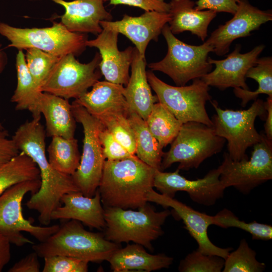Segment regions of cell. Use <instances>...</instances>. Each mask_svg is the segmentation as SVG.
Returning a JSON list of instances; mask_svg holds the SVG:
<instances>
[{
    "label": "cell",
    "instance_id": "8992f818",
    "mask_svg": "<svg viewBox=\"0 0 272 272\" xmlns=\"http://www.w3.org/2000/svg\"><path fill=\"white\" fill-rule=\"evenodd\" d=\"M41 185V180L23 181L9 187L0 195V234L11 244L21 247L34 244L22 233L27 232L39 242H43L59 228L58 225L36 226L25 218L22 203L25 195L36 193Z\"/></svg>",
    "mask_w": 272,
    "mask_h": 272
},
{
    "label": "cell",
    "instance_id": "f546056e",
    "mask_svg": "<svg viewBox=\"0 0 272 272\" xmlns=\"http://www.w3.org/2000/svg\"><path fill=\"white\" fill-rule=\"evenodd\" d=\"M40 179L36 163L23 152L0 165V195L13 185L27 180Z\"/></svg>",
    "mask_w": 272,
    "mask_h": 272
},
{
    "label": "cell",
    "instance_id": "ac0fdd59",
    "mask_svg": "<svg viewBox=\"0 0 272 272\" xmlns=\"http://www.w3.org/2000/svg\"><path fill=\"white\" fill-rule=\"evenodd\" d=\"M118 34L116 31L103 29L95 39L88 40L86 45L99 50L101 56L99 68L105 80L126 86L135 47L129 46L119 51L117 46Z\"/></svg>",
    "mask_w": 272,
    "mask_h": 272
},
{
    "label": "cell",
    "instance_id": "484cf974",
    "mask_svg": "<svg viewBox=\"0 0 272 272\" xmlns=\"http://www.w3.org/2000/svg\"><path fill=\"white\" fill-rule=\"evenodd\" d=\"M107 261L114 272H127L132 270L149 272L169 267L173 258L164 254H150L144 246L135 243L119 248Z\"/></svg>",
    "mask_w": 272,
    "mask_h": 272
},
{
    "label": "cell",
    "instance_id": "f1b7e54d",
    "mask_svg": "<svg viewBox=\"0 0 272 272\" xmlns=\"http://www.w3.org/2000/svg\"><path fill=\"white\" fill-rule=\"evenodd\" d=\"M47 151L51 166L60 173L72 175L80 162L78 141L74 138L66 139L52 137Z\"/></svg>",
    "mask_w": 272,
    "mask_h": 272
},
{
    "label": "cell",
    "instance_id": "bcb514c9",
    "mask_svg": "<svg viewBox=\"0 0 272 272\" xmlns=\"http://www.w3.org/2000/svg\"><path fill=\"white\" fill-rule=\"evenodd\" d=\"M7 63V55L2 48V45L0 44V74H1L5 69Z\"/></svg>",
    "mask_w": 272,
    "mask_h": 272
},
{
    "label": "cell",
    "instance_id": "4fadbf2b",
    "mask_svg": "<svg viewBox=\"0 0 272 272\" xmlns=\"http://www.w3.org/2000/svg\"><path fill=\"white\" fill-rule=\"evenodd\" d=\"M253 146L247 160L234 161L228 153L224 154L220 180L226 188L232 186L246 194L272 179V141L262 133L260 141Z\"/></svg>",
    "mask_w": 272,
    "mask_h": 272
},
{
    "label": "cell",
    "instance_id": "ee69618b",
    "mask_svg": "<svg viewBox=\"0 0 272 272\" xmlns=\"http://www.w3.org/2000/svg\"><path fill=\"white\" fill-rule=\"evenodd\" d=\"M11 243L4 236L0 234V272L11 259Z\"/></svg>",
    "mask_w": 272,
    "mask_h": 272
},
{
    "label": "cell",
    "instance_id": "7402d4cb",
    "mask_svg": "<svg viewBox=\"0 0 272 272\" xmlns=\"http://www.w3.org/2000/svg\"><path fill=\"white\" fill-rule=\"evenodd\" d=\"M74 102L81 105L98 119L111 113L128 114L129 110L123 95V85L107 81H98Z\"/></svg>",
    "mask_w": 272,
    "mask_h": 272
},
{
    "label": "cell",
    "instance_id": "f6af8a7d",
    "mask_svg": "<svg viewBox=\"0 0 272 272\" xmlns=\"http://www.w3.org/2000/svg\"><path fill=\"white\" fill-rule=\"evenodd\" d=\"M264 107L266 110L264 134L268 140L272 141V97H267L264 102Z\"/></svg>",
    "mask_w": 272,
    "mask_h": 272
},
{
    "label": "cell",
    "instance_id": "603a6c76",
    "mask_svg": "<svg viewBox=\"0 0 272 272\" xmlns=\"http://www.w3.org/2000/svg\"><path fill=\"white\" fill-rule=\"evenodd\" d=\"M146 61L137 49L134 50L131 74L124 87L123 95L129 112H134L146 120L157 98L153 95L147 76Z\"/></svg>",
    "mask_w": 272,
    "mask_h": 272
},
{
    "label": "cell",
    "instance_id": "d4e9b609",
    "mask_svg": "<svg viewBox=\"0 0 272 272\" xmlns=\"http://www.w3.org/2000/svg\"><path fill=\"white\" fill-rule=\"evenodd\" d=\"M169 27L174 34L189 31L204 41L208 37V28L217 13L210 10L197 11L192 0H171Z\"/></svg>",
    "mask_w": 272,
    "mask_h": 272
},
{
    "label": "cell",
    "instance_id": "e0dca14e",
    "mask_svg": "<svg viewBox=\"0 0 272 272\" xmlns=\"http://www.w3.org/2000/svg\"><path fill=\"white\" fill-rule=\"evenodd\" d=\"M147 200L164 208H171L183 221L185 228L197 242V250L199 251L206 254L218 255L225 259L231 251V248L219 247L210 240L208 229L213 225L212 216L196 211L174 197L159 193L153 189L149 192Z\"/></svg>",
    "mask_w": 272,
    "mask_h": 272
},
{
    "label": "cell",
    "instance_id": "5b68a950",
    "mask_svg": "<svg viewBox=\"0 0 272 272\" xmlns=\"http://www.w3.org/2000/svg\"><path fill=\"white\" fill-rule=\"evenodd\" d=\"M212 104L216 111L211 119L213 127L217 135L227 141L230 158L234 161L248 159L247 149L261 139L255 121L257 117L262 120L265 118L264 102L257 99L249 108L240 110L223 109L215 101Z\"/></svg>",
    "mask_w": 272,
    "mask_h": 272
},
{
    "label": "cell",
    "instance_id": "d6986e66",
    "mask_svg": "<svg viewBox=\"0 0 272 272\" xmlns=\"http://www.w3.org/2000/svg\"><path fill=\"white\" fill-rule=\"evenodd\" d=\"M171 20L169 13L146 12L138 17L124 15L116 21H102V29L111 30L128 38L135 45L140 55L145 57V52L151 40L157 41L164 26Z\"/></svg>",
    "mask_w": 272,
    "mask_h": 272
},
{
    "label": "cell",
    "instance_id": "f35d334b",
    "mask_svg": "<svg viewBox=\"0 0 272 272\" xmlns=\"http://www.w3.org/2000/svg\"><path fill=\"white\" fill-rule=\"evenodd\" d=\"M99 137L106 160H120L133 155L104 126L99 131Z\"/></svg>",
    "mask_w": 272,
    "mask_h": 272
},
{
    "label": "cell",
    "instance_id": "ab89813d",
    "mask_svg": "<svg viewBox=\"0 0 272 272\" xmlns=\"http://www.w3.org/2000/svg\"><path fill=\"white\" fill-rule=\"evenodd\" d=\"M240 0H197L194 8L197 11L210 10L234 15L238 8Z\"/></svg>",
    "mask_w": 272,
    "mask_h": 272
},
{
    "label": "cell",
    "instance_id": "836d02e7",
    "mask_svg": "<svg viewBox=\"0 0 272 272\" xmlns=\"http://www.w3.org/2000/svg\"><path fill=\"white\" fill-rule=\"evenodd\" d=\"M213 225L223 228L235 227L250 233L253 239L269 240L272 238V226L256 221L247 223L240 220L231 211L225 209L212 216Z\"/></svg>",
    "mask_w": 272,
    "mask_h": 272
},
{
    "label": "cell",
    "instance_id": "8fae6325",
    "mask_svg": "<svg viewBox=\"0 0 272 272\" xmlns=\"http://www.w3.org/2000/svg\"><path fill=\"white\" fill-rule=\"evenodd\" d=\"M72 110L76 121L82 124L84 133L80 164L72 176L80 191L85 196L92 197L99 185L106 160L99 137L103 125L85 108L74 101Z\"/></svg>",
    "mask_w": 272,
    "mask_h": 272
},
{
    "label": "cell",
    "instance_id": "74e56055",
    "mask_svg": "<svg viewBox=\"0 0 272 272\" xmlns=\"http://www.w3.org/2000/svg\"><path fill=\"white\" fill-rule=\"evenodd\" d=\"M43 272H87L89 262L72 256L56 255L45 257Z\"/></svg>",
    "mask_w": 272,
    "mask_h": 272
},
{
    "label": "cell",
    "instance_id": "e575fe53",
    "mask_svg": "<svg viewBox=\"0 0 272 272\" xmlns=\"http://www.w3.org/2000/svg\"><path fill=\"white\" fill-rule=\"evenodd\" d=\"M128 115L120 113L107 114L97 119L117 141L134 155L135 153L134 134L128 120Z\"/></svg>",
    "mask_w": 272,
    "mask_h": 272
},
{
    "label": "cell",
    "instance_id": "b9f144b4",
    "mask_svg": "<svg viewBox=\"0 0 272 272\" xmlns=\"http://www.w3.org/2000/svg\"><path fill=\"white\" fill-rule=\"evenodd\" d=\"M20 151L12 139L9 138L8 131L0 129V165L18 155Z\"/></svg>",
    "mask_w": 272,
    "mask_h": 272
},
{
    "label": "cell",
    "instance_id": "7a4b0ae2",
    "mask_svg": "<svg viewBox=\"0 0 272 272\" xmlns=\"http://www.w3.org/2000/svg\"><path fill=\"white\" fill-rule=\"evenodd\" d=\"M135 155L104 162L98 190L104 208L138 209L147 203L155 170Z\"/></svg>",
    "mask_w": 272,
    "mask_h": 272
},
{
    "label": "cell",
    "instance_id": "5bb4252c",
    "mask_svg": "<svg viewBox=\"0 0 272 272\" xmlns=\"http://www.w3.org/2000/svg\"><path fill=\"white\" fill-rule=\"evenodd\" d=\"M179 172L178 169L172 172L156 170L154 187L161 194L171 197L178 191H185L193 202L205 206H213L223 197L226 188L220 180V166L196 180H188Z\"/></svg>",
    "mask_w": 272,
    "mask_h": 272
},
{
    "label": "cell",
    "instance_id": "6da1fadb",
    "mask_svg": "<svg viewBox=\"0 0 272 272\" xmlns=\"http://www.w3.org/2000/svg\"><path fill=\"white\" fill-rule=\"evenodd\" d=\"M41 117L33 118L21 124L12 139L20 152L30 157L39 171L41 185L25 203L30 210L39 213L38 220L49 225L53 211L61 205V198L69 192L80 191L72 175L59 172L50 164L45 154L46 132Z\"/></svg>",
    "mask_w": 272,
    "mask_h": 272
},
{
    "label": "cell",
    "instance_id": "4dcf8cb0",
    "mask_svg": "<svg viewBox=\"0 0 272 272\" xmlns=\"http://www.w3.org/2000/svg\"><path fill=\"white\" fill-rule=\"evenodd\" d=\"M145 121L150 131L162 148L172 142L182 125L159 102L154 104Z\"/></svg>",
    "mask_w": 272,
    "mask_h": 272
},
{
    "label": "cell",
    "instance_id": "cb8c5ba5",
    "mask_svg": "<svg viewBox=\"0 0 272 272\" xmlns=\"http://www.w3.org/2000/svg\"><path fill=\"white\" fill-rule=\"evenodd\" d=\"M38 108L45 118L47 137L74 138L77 121L69 100L41 92L38 98Z\"/></svg>",
    "mask_w": 272,
    "mask_h": 272
},
{
    "label": "cell",
    "instance_id": "52a82bcc",
    "mask_svg": "<svg viewBox=\"0 0 272 272\" xmlns=\"http://www.w3.org/2000/svg\"><path fill=\"white\" fill-rule=\"evenodd\" d=\"M225 143L213 127L195 121L183 123L169 150L164 154L161 171L175 163H179V170L196 169L205 160L220 152Z\"/></svg>",
    "mask_w": 272,
    "mask_h": 272
},
{
    "label": "cell",
    "instance_id": "277c9868",
    "mask_svg": "<svg viewBox=\"0 0 272 272\" xmlns=\"http://www.w3.org/2000/svg\"><path fill=\"white\" fill-rule=\"evenodd\" d=\"M104 209L105 238L117 244L130 241L142 245L151 251L152 242L163 233L162 225L171 213L168 209L156 212L148 203L138 209Z\"/></svg>",
    "mask_w": 272,
    "mask_h": 272
},
{
    "label": "cell",
    "instance_id": "4316f807",
    "mask_svg": "<svg viewBox=\"0 0 272 272\" xmlns=\"http://www.w3.org/2000/svg\"><path fill=\"white\" fill-rule=\"evenodd\" d=\"M17 83L11 101L17 110H29L33 118L41 117L38 101L41 92L35 84L27 67L23 50H18L16 59Z\"/></svg>",
    "mask_w": 272,
    "mask_h": 272
},
{
    "label": "cell",
    "instance_id": "60d3db41",
    "mask_svg": "<svg viewBox=\"0 0 272 272\" xmlns=\"http://www.w3.org/2000/svg\"><path fill=\"white\" fill-rule=\"evenodd\" d=\"M103 1H108L109 4L113 5H125L138 7L146 12L168 13L169 10V3L164 0H103Z\"/></svg>",
    "mask_w": 272,
    "mask_h": 272
},
{
    "label": "cell",
    "instance_id": "83f0119b",
    "mask_svg": "<svg viewBox=\"0 0 272 272\" xmlns=\"http://www.w3.org/2000/svg\"><path fill=\"white\" fill-rule=\"evenodd\" d=\"M127 118L134 134L136 156L153 168L161 170L163 148L140 115L130 111Z\"/></svg>",
    "mask_w": 272,
    "mask_h": 272
},
{
    "label": "cell",
    "instance_id": "9c48e42d",
    "mask_svg": "<svg viewBox=\"0 0 272 272\" xmlns=\"http://www.w3.org/2000/svg\"><path fill=\"white\" fill-rule=\"evenodd\" d=\"M162 34L167 44V53L161 60L148 65L151 71L164 73L177 86H185L190 80L200 79L211 71L213 64L208 59L213 48L207 43L200 45L186 44L175 36L167 24Z\"/></svg>",
    "mask_w": 272,
    "mask_h": 272
},
{
    "label": "cell",
    "instance_id": "9a60e30c",
    "mask_svg": "<svg viewBox=\"0 0 272 272\" xmlns=\"http://www.w3.org/2000/svg\"><path fill=\"white\" fill-rule=\"evenodd\" d=\"M272 20L270 11H263L252 6L248 0H240L233 18L220 25L205 41L218 56L227 54L235 40L251 35L261 25Z\"/></svg>",
    "mask_w": 272,
    "mask_h": 272
},
{
    "label": "cell",
    "instance_id": "7c38bea8",
    "mask_svg": "<svg viewBox=\"0 0 272 272\" xmlns=\"http://www.w3.org/2000/svg\"><path fill=\"white\" fill-rule=\"evenodd\" d=\"M101 56L96 52L93 59L82 63L73 54L61 56L52 68L40 90L65 99H77L99 81Z\"/></svg>",
    "mask_w": 272,
    "mask_h": 272
},
{
    "label": "cell",
    "instance_id": "30bf717a",
    "mask_svg": "<svg viewBox=\"0 0 272 272\" xmlns=\"http://www.w3.org/2000/svg\"><path fill=\"white\" fill-rule=\"evenodd\" d=\"M148 82L163 104L182 124L195 121L213 127L206 109L212 97L210 88L201 79L193 80L189 86H173L159 79L152 71L147 72Z\"/></svg>",
    "mask_w": 272,
    "mask_h": 272
},
{
    "label": "cell",
    "instance_id": "2e32d148",
    "mask_svg": "<svg viewBox=\"0 0 272 272\" xmlns=\"http://www.w3.org/2000/svg\"><path fill=\"white\" fill-rule=\"evenodd\" d=\"M265 46L259 45L250 51L241 53V46L236 45L234 50L223 59L216 60L208 57V61L215 65L214 71L204 75L201 79L209 86L221 91L228 88H240L249 90L246 83V75L254 66Z\"/></svg>",
    "mask_w": 272,
    "mask_h": 272
},
{
    "label": "cell",
    "instance_id": "1f68e13d",
    "mask_svg": "<svg viewBox=\"0 0 272 272\" xmlns=\"http://www.w3.org/2000/svg\"><path fill=\"white\" fill-rule=\"evenodd\" d=\"M246 78L255 80L258 87L255 91L240 88L233 89L235 95L241 100V105L245 107L251 100H255L259 94H264L272 97V58L271 56L258 58L246 75Z\"/></svg>",
    "mask_w": 272,
    "mask_h": 272
},
{
    "label": "cell",
    "instance_id": "ffe728a7",
    "mask_svg": "<svg viewBox=\"0 0 272 272\" xmlns=\"http://www.w3.org/2000/svg\"><path fill=\"white\" fill-rule=\"evenodd\" d=\"M65 10L61 23L70 31L80 33H100L102 21H110L112 16L104 6L103 0H51Z\"/></svg>",
    "mask_w": 272,
    "mask_h": 272
},
{
    "label": "cell",
    "instance_id": "7bdbcfd3",
    "mask_svg": "<svg viewBox=\"0 0 272 272\" xmlns=\"http://www.w3.org/2000/svg\"><path fill=\"white\" fill-rule=\"evenodd\" d=\"M39 256L35 251L16 262L8 270L9 272H39L40 264Z\"/></svg>",
    "mask_w": 272,
    "mask_h": 272
},
{
    "label": "cell",
    "instance_id": "8d00e7d4",
    "mask_svg": "<svg viewBox=\"0 0 272 272\" xmlns=\"http://www.w3.org/2000/svg\"><path fill=\"white\" fill-rule=\"evenodd\" d=\"M225 259L215 255L206 254L198 250L187 254L180 262V272H220L224 266Z\"/></svg>",
    "mask_w": 272,
    "mask_h": 272
},
{
    "label": "cell",
    "instance_id": "d6a6232c",
    "mask_svg": "<svg viewBox=\"0 0 272 272\" xmlns=\"http://www.w3.org/2000/svg\"><path fill=\"white\" fill-rule=\"evenodd\" d=\"M265 264L256 258V252L245 239L241 240L238 247L230 252L225 259L223 272H261Z\"/></svg>",
    "mask_w": 272,
    "mask_h": 272
},
{
    "label": "cell",
    "instance_id": "d590c367",
    "mask_svg": "<svg viewBox=\"0 0 272 272\" xmlns=\"http://www.w3.org/2000/svg\"><path fill=\"white\" fill-rule=\"evenodd\" d=\"M26 50L25 58L27 67L40 90L50 71L61 56L36 48H29Z\"/></svg>",
    "mask_w": 272,
    "mask_h": 272
},
{
    "label": "cell",
    "instance_id": "44dd1931",
    "mask_svg": "<svg viewBox=\"0 0 272 272\" xmlns=\"http://www.w3.org/2000/svg\"><path fill=\"white\" fill-rule=\"evenodd\" d=\"M60 202L61 205L52 213L51 220H75L90 228L105 229L104 209L98 189L92 197L80 191L69 192L62 195Z\"/></svg>",
    "mask_w": 272,
    "mask_h": 272
},
{
    "label": "cell",
    "instance_id": "ba28073f",
    "mask_svg": "<svg viewBox=\"0 0 272 272\" xmlns=\"http://www.w3.org/2000/svg\"><path fill=\"white\" fill-rule=\"evenodd\" d=\"M0 35L11 42L9 47L18 50L36 48L60 57L80 55L88 40L86 34L71 32L61 22H56L51 27L41 28H17L0 22Z\"/></svg>",
    "mask_w": 272,
    "mask_h": 272
},
{
    "label": "cell",
    "instance_id": "3957f363",
    "mask_svg": "<svg viewBox=\"0 0 272 272\" xmlns=\"http://www.w3.org/2000/svg\"><path fill=\"white\" fill-rule=\"evenodd\" d=\"M120 247V244L107 240L104 234L86 230L75 220L64 223L44 241L32 246L39 257L64 255L89 262L107 261Z\"/></svg>",
    "mask_w": 272,
    "mask_h": 272
},
{
    "label": "cell",
    "instance_id": "7dc6e473",
    "mask_svg": "<svg viewBox=\"0 0 272 272\" xmlns=\"http://www.w3.org/2000/svg\"><path fill=\"white\" fill-rule=\"evenodd\" d=\"M4 129L2 123L0 122V129Z\"/></svg>",
    "mask_w": 272,
    "mask_h": 272
}]
</instances>
